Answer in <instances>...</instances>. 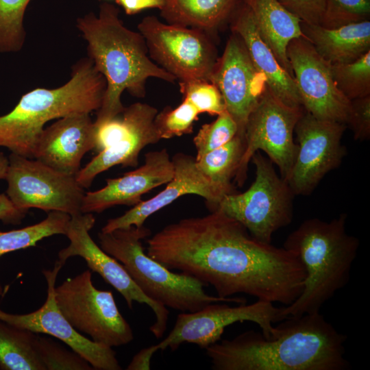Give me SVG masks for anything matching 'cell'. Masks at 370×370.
I'll use <instances>...</instances> for the list:
<instances>
[{
  "mask_svg": "<svg viewBox=\"0 0 370 370\" xmlns=\"http://www.w3.org/2000/svg\"><path fill=\"white\" fill-rule=\"evenodd\" d=\"M146 251L169 269L212 285L220 297L244 293L288 306L304 285L295 254L259 241L219 210L166 225L147 240Z\"/></svg>",
  "mask_w": 370,
  "mask_h": 370,
  "instance_id": "1",
  "label": "cell"
},
{
  "mask_svg": "<svg viewBox=\"0 0 370 370\" xmlns=\"http://www.w3.org/2000/svg\"><path fill=\"white\" fill-rule=\"evenodd\" d=\"M274 334L248 330L205 349L214 370H347L346 335L319 312L288 317Z\"/></svg>",
  "mask_w": 370,
  "mask_h": 370,
  "instance_id": "2",
  "label": "cell"
},
{
  "mask_svg": "<svg viewBox=\"0 0 370 370\" xmlns=\"http://www.w3.org/2000/svg\"><path fill=\"white\" fill-rule=\"evenodd\" d=\"M76 27L87 42L88 57L106 83L95 124L113 119L123 111L124 91L143 98L148 79L170 83L176 80L150 58L143 36L123 24L114 5L102 3L97 14L90 12L77 18Z\"/></svg>",
  "mask_w": 370,
  "mask_h": 370,
  "instance_id": "3",
  "label": "cell"
},
{
  "mask_svg": "<svg viewBox=\"0 0 370 370\" xmlns=\"http://www.w3.org/2000/svg\"><path fill=\"white\" fill-rule=\"evenodd\" d=\"M347 218L343 213L329 222L306 219L285 240L283 247L298 257L306 278L299 296L282 307L284 318L319 312L322 306L347 284L360 242L347 233Z\"/></svg>",
  "mask_w": 370,
  "mask_h": 370,
  "instance_id": "4",
  "label": "cell"
},
{
  "mask_svg": "<svg viewBox=\"0 0 370 370\" xmlns=\"http://www.w3.org/2000/svg\"><path fill=\"white\" fill-rule=\"evenodd\" d=\"M106 87L104 77L92 60L81 58L73 66L71 78L65 84L26 92L10 112L0 116V147L34 158L36 145L48 121L97 111Z\"/></svg>",
  "mask_w": 370,
  "mask_h": 370,
  "instance_id": "5",
  "label": "cell"
},
{
  "mask_svg": "<svg viewBox=\"0 0 370 370\" xmlns=\"http://www.w3.org/2000/svg\"><path fill=\"white\" fill-rule=\"evenodd\" d=\"M151 234L144 225H131L109 232H100V247L121 262L143 293L166 308L182 312L197 311L208 304L219 302L246 304L243 297H220L208 295L206 286L198 279L172 272L149 257L142 240Z\"/></svg>",
  "mask_w": 370,
  "mask_h": 370,
  "instance_id": "6",
  "label": "cell"
},
{
  "mask_svg": "<svg viewBox=\"0 0 370 370\" xmlns=\"http://www.w3.org/2000/svg\"><path fill=\"white\" fill-rule=\"evenodd\" d=\"M251 160L256 177L250 187L241 193L225 195L213 211L237 221L259 241L271 243L273 234L292 222L295 195L269 158L257 151Z\"/></svg>",
  "mask_w": 370,
  "mask_h": 370,
  "instance_id": "7",
  "label": "cell"
},
{
  "mask_svg": "<svg viewBox=\"0 0 370 370\" xmlns=\"http://www.w3.org/2000/svg\"><path fill=\"white\" fill-rule=\"evenodd\" d=\"M55 297L67 321L92 341L112 347L134 339L132 328L119 310L112 293L96 288L89 270L55 286Z\"/></svg>",
  "mask_w": 370,
  "mask_h": 370,
  "instance_id": "8",
  "label": "cell"
},
{
  "mask_svg": "<svg viewBox=\"0 0 370 370\" xmlns=\"http://www.w3.org/2000/svg\"><path fill=\"white\" fill-rule=\"evenodd\" d=\"M150 58L180 81H210L218 59L212 37L197 29L164 23L155 16L138 25Z\"/></svg>",
  "mask_w": 370,
  "mask_h": 370,
  "instance_id": "9",
  "label": "cell"
},
{
  "mask_svg": "<svg viewBox=\"0 0 370 370\" xmlns=\"http://www.w3.org/2000/svg\"><path fill=\"white\" fill-rule=\"evenodd\" d=\"M303 112V107H290L280 101L267 87L245 124V149L234 176L238 186L243 185L249 162L260 150L278 166L280 177L286 180L297 153L293 134Z\"/></svg>",
  "mask_w": 370,
  "mask_h": 370,
  "instance_id": "10",
  "label": "cell"
},
{
  "mask_svg": "<svg viewBox=\"0 0 370 370\" xmlns=\"http://www.w3.org/2000/svg\"><path fill=\"white\" fill-rule=\"evenodd\" d=\"M8 160L6 194L16 208L60 211L71 217L82 213L86 193L75 176L14 153Z\"/></svg>",
  "mask_w": 370,
  "mask_h": 370,
  "instance_id": "11",
  "label": "cell"
},
{
  "mask_svg": "<svg viewBox=\"0 0 370 370\" xmlns=\"http://www.w3.org/2000/svg\"><path fill=\"white\" fill-rule=\"evenodd\" d=\"M282 312V308L273 303L258 299L236 306L212 303L195 312L180 313L169 334L156 346L158 350L169 347L175 351L183 343H189L206 349L221 339L226 327L245 321L258 325L262 334L269 338L275 330L273 323L286 319Z\"/></svg>",
  "mask_w": 370,
  "mask_h": 370,
  "instance_id": "12",
  "label": "cell"
},
{
  "mask_svg": "<svg viewBox=\"0 0 370 370\" xmlns=\"http://www.w3.org/2000/svg\"><path fill=\"white\" fill-rule=\"evenodd\" d=\"M95 223L92 213L71 217L65 234L70 243L58 252L57 262L64 265L69 258L79 256L84 259L90 270L99 274L122 295L129 308H132L134 301L148 305L156 316L149 330L156 338H162L167 327L169 310L145 295L123 264L95 243L89 234Z\"/></svg>",
  "mask_w": 370,
  "mask_h": 370,
  "instance_id": "13",
  "label": "cell"
},
{
  "mask_svg": "<svg viewBox=\"0 0 370 370\" xmlns=\"http://www.w3.org/2000/svg\"><path fill=\"white\" fill-rule=\"evenodd\" d=\"M346 125L321 120L304 109L294 132L297 153L286 179L295 195H308L330 171L337 168L345 156L341 138Z\"/></svg>",
  "mask_w": 370,
  "mask_h": 370,
  "instance_id": "14",
  "label": "cell"
},
{
  "mask_svg": "<svg viewBox=\"0 0 370 370\" xmlns=\"http://www.w3.org/2000/svg\"><path fill=\"white\" fill-rule=\"evenodd\" d=\"M286 53L304 109L317 119L345 124L350 101L337 88L332 64L304 37L291 40Z\"/></svg>",
  "mask_w": 370,
  "mask_h": 370,
  "instance_id": "15",
  "label": "cell"
},
{
  "mask_svg": "<svg viewBox=\"0 0 370 370\" xmlns=\"http://www.w3.org/2000/svg\"><path fill=\"white\" fill-rule=\"evenodd\" d=\"M62 267L56 261L52 270L42 271L47 284V295L40 308L25 314L8 313L0 308V320L61 340L86 359L94 369L121 370V366L112 347L96 343L79 333L62 314L55 297V284Z\"/></svg>",
  "mask_w": 370,
  "mask_h": 370,
  "instance_id": "16",
  "label": "cell"
},
{
  "mask_svg": "<svg viewBox=\"0 0 370 370\" xmlns=\"http://www.w3.org/2000/svg\"><path fill=\"white\" fill-rule=\"evenodd\" d=\"M227 112L244 136L247 118L267 88L266 77L254 66L241 38L232 32L210 77Z\"/></svg>",
  "mask_w": 370,
  "mask_h": 370,
  "instance_id": "17",
  "label": "cell"
},
{
  "mask_svg": "<svg viewBox=\"0 0 370 370\" xmlns=\"http://www.w3.org/2000/svg\"><path fill=\"white\" fill-rule=\"evenodd\" d=\"M173 175L165 188L152 198L141 201L123 215L109 219L101 232H109L131 225L141 227L147 219L179 197L195 194L204 198L210 211H213L225 195L201 173L195 158L177 153L172 158Z\"/></svg>",
  "mask_w": 370,
  "mask_h": 370,
  "instance_id": "18",
  "label": "cell"
},
{
  "mask_svg": "<svg viewBox=\"0 0 370 370\" xmlns=\"http://www.w3.org/2000/svg\"><path fill=\"white\" fill-rule=\"evenodd\" d=\"M158 112L156 108L145 103L125 107L121 114L124 123L122 136L79 170L75 175L79 184L89 188L97 175L116 165L136 166L141 150L160 140L154 125Z\"/></svg>",
  "mask_w": 370,
  "mask_h": 370,
  "instance_id": "19",
  "label": "cell"
},
{
  "mask_svg": "<svg viewBox=\"0 0 370 370\" xmlns=\"http://www.w3.org/2000/svg\"><path fill=\"white\" fill-rule=\"evenodd\" d=\"M174 172L172 159L166 149L149 151L139 168L117 178L106 180L102 188L85 193L82 213H100L116 205L135 206L151 190L166 184Z\"/></svg>",
  "mask_w": 370,
  "mask_h": 370,
  "instance_id": "20",
  "label": "cell"
},
{
  "mask_svg": "<svg viewBox=\"0 0 370 370\" xmlns=\"http://www.w3.org/2000/svg\"><path fill=\"white\" fill-rule=\"evenodd\" d=\"M94 121L90 114L66 116L44 128L34 158L66 174L75 176L83 156L94 149Z\"/></svg>",
  "mask_w": 370,
  "mask_h": 370,
  "instance_id": "21",
  "label": "cell"
},
{
  "mask_svg": "<svg viewBox=\"0 0 370 370\" xmlns=\"http://www.w3.org/2000/svg\"><path fill=\"white\" fill-rule=\"evenodd\" d=\"M229 23L232 32L243 40L256 69L267 79V86L280 101L290 107H302L294 80L279 63L273 52L260 36L251 10L242 0Z\"/></svg>",
  "mask_w": 370,
  "mask_h": 370,
  "instance_id": "22",
  "label": "cell"
},
{
  "mask_svg": "<svg viewBox=\"0 0 370 370\" xmlns=\"http://www.w3.org/2000/svg\"><path fill=\"white\" fill-rule=\"evenodd\" d=\"M301 31L316 51L331 64L352 62L370 51V21L328 29L301 21Z\"/></svg>",
  "mask_w": 370,
  "mask_h": 370,
  "instance_id": "23",
  "label": "cell"
},
{
  "mask_svg": "<svg viewBox=\"0 0 370 370\" xmlns=\"http://www.w3.org/2000/svg\"><path fill=\"white\" fill-rule=\"evenodd\" d=\"M244 1L251 10L260 36L281 66L293 77L286 49L291 40L304 37L301 27V21L279 0Z\"/></svg>",
  "mask_w": 370,
  "mask_h": 370,
  "instance_id": "24",
  "label": "cell"
},
{
  "mask_svg": "<svg viewBox=\"0 0 370 370\" xmlns=\"http://www.w3.org/2000/svg\"><path fill=\"white\" fill-rule=\"evenodd\" d=\"M242 0H164L160 16L167 23L212 34L229 22Z\"/></svg>",
  "mask_w": 370,
  "mask_h": 370,
  "instance_id": "25",
  "label": "cell"
},
{
  "mask_svg": "<svg viewBox=\"0 0 370 370\" xmlns=\"http://www.w3.org/2000/svg\"><path fill=\"white\" fill-rule=\"evenodd\" d=\"M38 335L0 320V369L45 370L36 349Z\"/></svg>",
  "mask_w": 370,
  "mask_h": 370,
  "instance_id": "26",
  "label": "cell"
},
{
  "mask_svg": "<svg viewBox=\"0 0 370 370\" xmlns=\"http://www.w3.org/2000/svg\"><path fill=\"white\" fill-rule=\"evenodd\" d=\"M245 149V138L237 133L225 145L197 160L196 164L204 176L224 195L234 193L230 182L235 176Z\"/></svg>",
  "mask_w": 370,
  "mask_h": 370,
  "instance_id": "27",
  "label": "cell"
},
{
  "mask_svg": "<svg viewBox=\"0 0 370 370\" xmlns=\"http://www.w3.org/2000/svg\"><path fill=\"white\" fill-rule=\"evenodd\" d=\"M71 216L50 211L42 221L18 230L0 231V257L7 253L36 246L40 240L56 234H66ZM0 284V296L3 295Z\"/></svg>",
  "mask_w": 370,
  "mask_h": 370,
  "instance_id": "28",
  "label": "cell"
},
{
  "mask_svg": "<svg viewBox=\"0 0 370 370\" xmlns=\"http://www.w3.org/2000/svg\"><path fill=\"white\" fill-rule=\"evenodd\" d=\"M31 0H0V53H16L26 38L24 16Z\"/></svg>",
  "mask_w": 370,
  "mask_h": 370,
  "instance_id": "29",
  "label": "cell"
},
{
  "mask_svg": "<svg viewBox=\"0 0 370 370\" xmlns=\"http://www.w3.org/2000/svg\"><path fill=\"white\" fill-rule=\"evenodd\" d=\"M336 85L349 100L370 95V51L358 59L332 64Z\"/></svg>",
  "mask_w": 370,
  "mask_h": 370,
  "instance_id": "30",
  "label": "cell"
},
{
  "mask_svg": "<svg viewBox=\"0 0 370 370\" xmlns=\"http://www.w3.org/2000/svg\"><path fill=\"white\" fill-rule=\"evenodd\" d=\"M199 112L186 99L176 108L166 107L158 112L154 125L160 139H168L193 132V123Z\"/></svg>",
  "mask_w": 370,
  "mask_h": 370,
  "instance_id": "31",
  "label": "cell"
},
{
  "mask_svg": "<svg viewBox=\"0 0 370 370\" xmlns=\"http://www.w3.org/2000/svg\"><path fill=\"white\" fill-rule=\"evenodd\" d=\"M238 133V126L225 110L210 123H206L198 131L193 138L197 151L195 160H199L206 153L229 142Z\"/></svg>",
  "mask_w": 370,
  "mask_h": 370,
  "instance_id": "32",
  "label": "cell"
},
{
  "mask_svg": "<svg viewBox=\"0 0 370 370\" xmlns=\"http://www.w3.org/2000/svg\"><path fill=\"white\" fill-rule=\"evenodd\" d=\"M36 349L45 370H92L90 364L74 351L38 334Z\"/></svg>",
  "mask_w": 370,
  "mask_h": 370,
  "instance_id": "33",
  "label": "cell"
},
{
  "mask_svg": "<svg viewBox=\"0 0 370 370\" xmlns=\"http://www.w3.org/2000/svg\"><path fill=\"white\" fill-rule=\"evenodd\" d=\"M183 99L193 104L199 114L219 115L226 110L223 97L217 87L204 79H190L180 82Z\"/></svg>",
  "mask_w": 370,
  "mask_h": 370,
  "instance_id": "34",
  "label": "cell"
},
{
  "mask_svg": "<svg viewBox=\"0 0 370 370\" xmlns=\"http://www.w3.org/2000/svg\"><path fill=\"white\" fill-rule=\"evenodd\" d=\"M370 0H325L321 26L334 29L369 20Z\"/></svg>",
  "mask_w": 370,
  "mask_h": 370,
  "instance_id": "35",
  "label": "cell"
},
{
  "mask_svg": "<svg viewBox=\"0 0 370 370\" xmlns=\"http://www.w3.org/2000/svg\"><path fill=\"white\" fill-rule=\"evenodd\" d=\"M345 125L352 130L357 140L370 138V95L350 101V108Z\"/></svg>",
  "mask_w": 370,
  "mask_h": 370,
  "instance_id": "36",
  "label": "cell"
},
{
  "mask_svg": "<svg viewBox=\"0 0 370 370\" xmlns=\"http://www.w3.org/2000/svg\"><path fill=\"white\" fill-rule=\"evenodd\" d=\"M279 1L302 22L310 25H320L325 9V0Z\"/></svg>",
  "mask_w": 370,
  "mask_h": 370,
  "instance_id": "37",
  "label": "cell"
},
{
  "mask_svg": "<svg viewBox=\"0 0 370 370\" xmlns=\"http://www.w3.org/2000/svg\"><path fill=\"white\" fill-rule=\"evenodd\" d=\"M27 212L16 208L7 195L0 194V221L3 223L20 224Z\"/></svg>",
  "mask_w": 370,
  "mask_h": 370,
  "instance_id": "38",
  "label": "cell"
},
{
  "mask_svg": "<svg viewBox=\"0 0 370 370\" xmlns=\"http://www.w3.org/2000/svg\"><path fill=\"white\" fill-rule=\"evenodd\" d=\"M127 15H134L147 9L160 10L164 5V0H115Z\"/></svg>",
  "mask_w": 370,
  "mask_h": 370,
  "instance_id": "39",
  "label": "cell"
},
{
  "mask_svg": "<svg viewBox=\"0 0 370 370\" xmlns=\"http://www.w3.org/2000/svg\"><path fill=\"white\" fill-rule=\"evenodd\" d=\"M156 345L142 349L132 359L126 369L127 370H149L153 355L158 352Z\"/></svg>",
  "mask_w": 370,
  "mask_h": 370,
  "instance_id": "40",
  "label": "cell"
},
{
  "mask_svg": "<svg viewBox=\"0 0 370 370\" xmlns=\"http://www.w3.org/2000/svg\"><path fill=\"white\" fill-rule=\"evenodd\" d=\"M8 164V158L3 153H0V180L5 179Z\"/></svg>",
  "mask_w": 370,
  "mask_h": 370,
  "instance_id": "41",
  "label": "cell"
}]
</instances>
